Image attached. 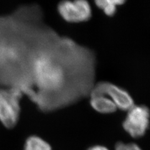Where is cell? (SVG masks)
I'll return each instance as SVG.
<instances>
[{
    "label": "cell",
    "instance_id": "cell-4",
    "mask_svg": "<svg viewBox=\"0 0 150 150\" xmlns=\"http://www.w3.org/2000/svg\"><path fill=\"white\" fill-rule=\"evenodd\" d=\"M58 11L64 20L70 23H79L90 19L92 11L86 0L63 1L58 4Z\"/></svg>",
    "mask_w": 150,
    "mask_h": 150
},
{
    "label": "cell",
    "instance_id": "cell-7",
    "mask_svg": "<svg viewBox=\"0 0 150 150\" xmlns=\"http://www.w3.org/2000/svg\"><path fill=\"white\" fill-rule=\"evenodd\" d=\"M125 3L123 0H98L95 1L96 6L108 16L115 15L118 6Z\"/></svg>",
    "mask_w": 150,
    "mask_h": 150
},
{
    "label": "cell",
    "instance_id": "cell-2",
    "mask_svg": "<svg viewBox=\"0 0 150 150\" xmlns=\"http://www.w3.org/2000/svg\"><path fill=\"white\" fill-rule=\"evenodd\" d=\"M21 91L14 86H0V121L8 128L15 126L20 115Z\"/></svg>",
    "mask_w": 150,
    "mask_h": 150
},
{
    "label": "cell",
    "instance_id": "cell-8",
    "mask_svg": "<svg viewBox=\"0 0 150 150\" xmlns=\"http://www.w3.org/2000/svg\"><path fill=\"white\" fill-rule=\"evenodd\" d=\"M24 150H52L50 145L42 138L31 136L26 139Z\"/></svg>",
    "mask_w": 150,
    "mask_h": 150
},
{
    "label": "cell",
    "instance_id": "cell-5",
    "mask_svg": "<svg viewBox=\"0 0 150 150\" xmlns=\"http://www.w3.org/2000/svg\"><path fill=\"white\" fill-rule=\"evenodd\" d=\"M91 91L102 93L112 101L117 108L128 111L134 105L130 94L121 87L108 81H101L94 84Z\"/></svg>",
    "mask_w": 150,
    "mask_h": 150
},
{
    "label": "cell",
    "instance_id": "cell-6",
    "mask_svg": "<svg viewBox=\"0 0 150 150\" xmlns=\"http://www.w3.org/2000/svg\"><path fill=\"white\" fill-rule=\"evenodd\" d=\"M90 105L93 108L103 114H110L115 112L118 108L112 101L102 93L90 91Z\"/></svg>",
    "mask_w": 150,
    "mask_h": 150
},
{
    "label": "cell",
    "instance_id": "cell-1",
    "mask_svg": "<svg viewBox=\"0 0 150 150\" xmlns=\"http://www.w3.org/2000/svg\"><path fill=\"white\" fill-rule=\"evenodd\" d=\"M95 62L90 50L51 29L38 46L18 88L41 110H53L90 95Z\"/></svg>",
    "mask_w": 150,
    "mask_h": 150
},
{
    "label": "cell",
    "instance_id": "cell-10",
    "mask_svg": "<svg viewBox=\"0 0 150 150\" xmlns=\"http://www.w3.org/2000/svg\"><path fill=\"white\" fill-rule=\"evenodd\" d=\"M88 150H108L106 147L103 146H100V145H98V146H93L91 148L89 149Z\"/></svg>",
    "mask_w": 150,
    "mask_h": 150
},
{
    "label": "cell",
    "instance_id": "cell-9",
    "mask_svg": "<svg viewBox=\"0 0 150 150\" xmlns=\"http://www.w3.org/2000/svg\"><path fill=\"white\" fill-rule=\"evenodd\" d=\"M115 150H142V149L134 143H123L120 142L116 144Z\"/></svg>",
    "mask_w": 150,
    "mask_h": 150
},
{
    "label": "cell",
    "instance_id": "cell-3",
    "mask_svg": "<svg viewBox=\"0 0 150 150\" xmlns=\"http://www.w3.org/2000/svg\"><path fill=\"white\" fill-rule=\"evenodd\" d=\"M127 111L123 123V128L133 138L143 137L150 123V110L148 107L134 105Z\"/></svg>",
    "mask_w": 150,
    "mask_h": 150
}]
</instances>
